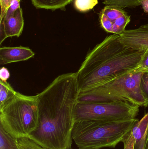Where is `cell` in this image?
I'll return each mask as SVG.
<instances>
[{
  "label": "cell",
  "mask_w": 148,
  "mask_h": 149,
  "mask_svg": "<svg viewBox=\"0 0 148 149\" xmlns=\"http://www.w3.org/2000/svg\"><path fill=\"white\" fill-rule=\"evenodd\" d=\"M20 1H21V0H20Z\"/></svg>",
  "instance_id": "27"
},
{
  "label": "cell",
  "mask_w": 148,
  "mask_h": 149,
  "mask_svg": "<svg viewBox=\"0 0 148 149\" xmlns=\"http://www.w3.org/2000/svg\"><path fill=\"white\" fill-rule=\"evenodd\" d=\"M13 0H0L1 6V14L0 16V21L3 19L6 12L10 6Z\"/></svg>",
  "instance_id": "22"
},
{
  "label": "cell",
  "mask_w": 148,
  "mask_h": 149,
  "mask_svg": "<svg viewBox=\"0 0 148 149\" xmlns=\"http://www.w3.org/2000/svg\"><path fill=\"white\" fill-rule=\"evenodd\" d=\"M119 36H108L88 53L76 72L80 93L129 74L139 65L145 51L127 47Z\"/></svg>",
  "instance_id": "2"
},
{
  "label": "cell",
  "mask_w": 148,
  "mask_h": 149,
  "mask_svg": "<svg viewBox=\"0 0 148 149\" xmlns=\"http://www.w3.org/2000/svg\"><path fill=\"white\" fill-rule=\"evenodd\" d=\"M98 3V0H74L75 8L81 12H87L92 9Z\"/></svg>",
  "instance_id": "16"
},
{
  "label": "cell",
  "mask_w": 148,
  "mask_h": 149,
  "mask_svg": "<svg viewBox=\"0 0 148 149\" xmlns=\"http://www.w3.org/2000/svg\"><path fill=\"white\" fill-rule=\"evenodd\" d=\"M144 72L129 73L79 94V100L88 102H128L146 107V99L140 88Z\"/></svg>",
  "instance_id": "5"
},
{
  "label": "cell",
  "mask_w": 148,
  "mask_h": 149,
  "mask_svg": "<svg viewBox=\"0 0 148 149\" xmlns=\"http://www.w3.org/2000/svg\"><path fill=\"white\" fill-rule=\"evenodd\" d=\"M139 120L75 122L72 139L79 149L114 148L123 142Z\"/></svg>",
  "instance_id": "3"
},
{
  "label": "cell",
  "mask_w": 148,
  "mask_h": 149,
  "mask_svg": "<svg viewBox=\"0 0 148 149\" xmlns=\"http://www.w3.org/2000/svg\"><path fill=\"white\" fill-rule=\"evenodd\" d=\"M16 140L20 149H44L29 137H23Z\"/></svg>",
  "instance_id": "17"
},
{
  "label": "cell",
  "mask_w": 148,
  "mask_h": 149,
  "mask_svg": "<svg viewBox=\"0 0 148 149\" xmlns=\"http://www.w3.org/2000/svg\"><path fill=\"white\" fill-rule=\"evenodd\" d=\"M0 149H20L15 139L6 133L0 126Z\"/></svg>",
  "instance_id": "14"
},
{
  "label": "cell",
  "mask_w": 148,
  "mask_h": 149,
  "mask_svg": "<svg viewBox=\"0 0 148 149\" xmlns=\"http://www.w3.org/2000/svg\"><path fill=\"white\" fill-rule=\"evenodd\" d=\"M16 93L8 82L0 80V108L11 100Z\"/></svg>",
  "instance_id": "13"
},
{
  "label": "cell",
  "mask_w": 148,
  "mask_h": 149,
  "mask_svg": "<svg viewBox=\"0 0 148 149\" xmlns=\"http://www.w3.org/2000/svg\"><path fill=\"white\" fill-rule=\"evenodd\" d=\"M140 72L148 73V49L145 51L142 59L139 65L130 73Z\"/></svg>",
  "instance_id": "18"
},
{
  "label": "cell",
  "mask_w": 148,
  "mask_h": 149,
  "mask_svg": "<svg viewBox=\"0 0 148 149\" xmlns=\"http://www.w3.org/2000/svg\"><path fill=\"white\" fill-rule=\"evenodd\" d=\"M79 94L76 72L57 76L37 94L38 124L28 137L44 149L72 148L74 114Z\"/></svg>",
  "instance_id": "1"
},
{
  "label": "cell",
  "mask_w": 148,
  "mask_h": 149,
  "mask_svg": "<svg viewBox=\"0 0 148 149\" xmlns=\"http://www.w3.org/2000/svg\"><path fill=\"white\" fill-rule=\"evenodd\" d=\"M20 1H21L20 0H13L12 1L10 6L7 10L3 20H7L10 17L14 14L15 11L20 7Z\"/></svg>",
  "instance_id": "20"
},
{
  "label": "cell",
  "mask_w": 148,
  "mask_h": 149,
  "mask_svg": "<svg viewBox=\"0 0 148 149\" xmlns=\"http://www.w3.org/2000/svg\"><path fill=\"white\" fill-rule=\"evenodd\" d=\"M72 149V148H71V149Z\"/></svg>",
  "instance_id": "26"
},
{
  "label": "cell",
  "mask_w": 148,
  "mask_h": 149,
  "mask_svg": "<svg viewBox=\"0 0 148 149\" xmlns=\"http://www.w3.org/2000/svg\"><path fill=\"white\" fill-rule=\"evenodd\" d=\"M140 107L128 102L78 101L75 109V122L94 120L114 122L135 119Z\"/></svg>",
  "instance_id": "6"
},
{
  "label": "cell",
  "mask_w": 148,
  "mask_h": 149,
  "mask_svg": "<svg viewBox=\"0 0 148 149\" xmlns=\"http://www.w3.org/2000/svg\"><path fill=\"white\" fill-rule=\"evenodd\" d=\"M39 119L38 97L17 92L0 108V126L14 139L28 137L36 129Z\"/></svg>",
  "instance_id": "4"
},
{
  "label": "cell",
  "mask_w": 148,
  "mask_h": 149,
  "mask_svg": "<svg viewBox=\"0 0 148 149\" xmlns=\"http://www.w3.org/2000/svg\"><path fill=\"white\" fill-rule=\"evenodd\" d=\"M35 56V53L28 47H1L0 64H8L28 60Z\"/></svg>",
  "instance_id": "10"
},
{
  "label": "cell",
  "mask_w": 148,
  "mask_h": 149,
  "mask_svg": "<svg viewBox=\"0 0 148 149\" xmlns=\"http://www.w3.org/2000/svg\"><path fill=\"white\" fill-rule=\"evenodd\" d=\"M142 149H148V129Z\"/></svg>",
  "instance_id": "25"
},
{
  "label": "cell",
  "mask_w": 148,
  "mask_h": 149,
  "mask_svg": "<svg viewBox=\"0 0 148 149\" xmlns=\"http://www.w3.org/2000/svg\"><path fill=\"white\" fill-rule=\"evenodd\" d=\"M23 26L22 10L20 7L8 19L0 21V44L7 38L19 37L22 32Z\"/></svg>",
  "instance_id": "9"
},
{
  "label": "cell",
  "mask_w": 148,
  "mask_h": 149,
  "mask_svg": "<svg viewBox=\"0 0 148 149\" xmlns=\"http://www.w3.org/2000/svg\"><path fill=\"white\" fill-rule=\"evenodd\" d=\"M124 149H135V141L131 131L123 140Z\"/></svg>",
  "instance_id": "21"
},
{
  "label": "cell",
  "mask_w": 148,
  "mask_h": 149,
  "mask_svg": "<svg viewBox=\"0 0 148 149\" xmlns=\"http://www.w3.org/2000/svg\"><path fill=\"white\" fill-rule=\"evenodd\" d=\"M141 5L142 7L143 11L145 13H148V0H141Z\"/></svg>",
  "instance_id": "24"
},
{
  "label": "cell",
  "mask_w": 148,
  "mask_h": 149,
  "mask_svg": "<svg viewBox=\"0 0 148 149\" xmlns=\"http://www.w3.org/2000/svg\"><path fill=\"white\" fill-rule=\"evenodd\" d=\"M100 24L108 33L120 35L126 30L131 21L130 16L123 8L112 6H106L100 12Z\"/></svg>",
  "instance_id": "7"
},
{
  "label": "cell",
  "mask_w": 148,
  "mask_h": 149,
  "mask_svg": "<svg viewBox=\"0 0 148 149\" xmlns=\"http://www.w3.org/2000/svg\"><path fill=\"white\" fill-rule=\"evenodd\" d=\"M148 129V112L135 124L131 130L135 141V149H140L144 145Z\"/></svg>",
  "instance_id": "11"
},
{
  "label": "cell",
  "mask_w": 148,
  "mask_h": 149,
  "mask_svg": "<svg viewBox=\"0 0 148 149\" xmlns=\"http://www.w3.org/2000/svg\"><path fill=\"white\" fill-rule=\"evenodd\" d=\"M10 76V73L8 70L4 67H2L0 70V79L3 82H7Z\"/></svg>",
  "instance_id": "23"
},
{
  "label": "cell",
  "mask_w": 148,
  "mask_h": 149,
  "mask_svg": "<svg viewBox=\"0 0 148 149\" xmlns=\"http://www.w3.org/2000/svg\"><path fill=\"white\" fill-rule=\"evenodd\" d=\"M140 88L142 95L146 99V107L148 106V73L144 72L140 81Z\"/></svg>",
  "instance_id": "19"
},
{
  "label": "cell",
  "mask_w": 148,
  "mask_h": 149,
  "mask_svg": "<svg viewBox=\"0 0 148 149\" xmlns=\"http://www.w3.org/2000/svg\"><path fill=\"white\" fill-rule=\"evenodd\" d=\"M119 40L127 47L138 51L148 49V24L137 29L125 30L119 35Z\"/></svg>",
  "instance_id": "8"
},
{
  "label": "cell",
  "mask_w": 148,
  "mask_h": 149,
  "mask_svg": "<svg viewBox=\"0 0 148 149\" xmlns=\"http://www.w3.org/2000/svg\"><path fill=\"white\" fill-rule=\"evenodd\" d=\"M34 6L37 9L54 10L63 9L73 0H31Z\"/></svg>",
  "instance_id": "12"
},
{
  "label": "cell",
  "mask_w": 148,
  "mask_h": 149,
  "mask_svg": "<svg viewBox=\"0 0 148 149\" xmlns=\"http://www.w3.org/2000/svg\"><path fill=\"white\" fill-rule=\"evenodd\" d=\"M141 0H103V4L106 6L125 8H135L141 5Z\"/></svg>",
  "instance_id": "15"
}]
</instances>
